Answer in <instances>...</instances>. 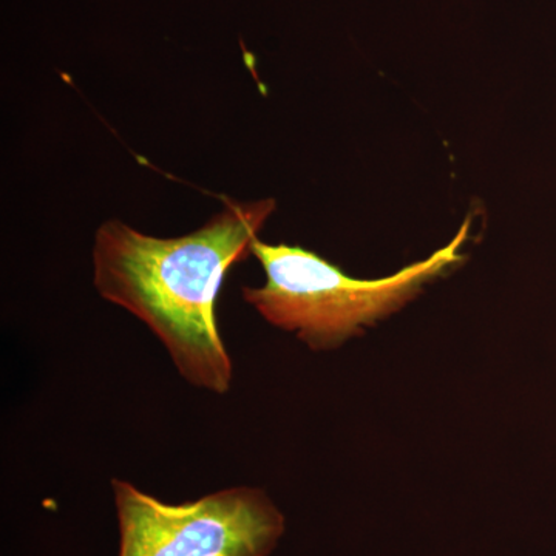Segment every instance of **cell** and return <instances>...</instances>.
<instances>
[{
    "label": "cell",
    "mask_w": 556,
    "mask_h": 556,
    "mask_svg": "<svg viewBox=\"0 0 556 556\" xmlns=\"http://www.w3.org/2000/svg\"><path fill=\"white\" fill-rule=\"evenodd\" d=\"M470 222L431 257L379 280H358L328 260L289 244L260 239L252 247L265 285L244 287L241 295L274 327L294 332L313 350H331L404 306L427 281L463 260L459 248Z\"/></svg>",
    "instance_id": "obj_2"
},
{
    "label": "cell",
    "mask_w": 556,
    "mask_h": 556,
    "mask_svg": "<svg viewBox=\"0 0 556 556\" xmlns=\"http://www.w3.org/2000/svg\"><path fill=\"white\" fill-rule=\"evenodd\" d=\"M119 556H269L285 518L263 490L230 486L167 504L113 479Z\"/></svg>",
    "instance_id": "obj_3"
},
{
    "label": "cell",
    "mask_w": 556,
    "mask_h": 556,
    "mask_svg": "<svg viewBox=\"0 0 556 556\" xmlns=\"http://www.w3.org/2000/svg\"><path fill=\"white\" fill-rule=\"evenodd\" d=\"M274 211L273 199H225L201 228L172 239L108 219L91 249L94 289L148 325L189 386L225 396L233 367L218 328L219 288L233 265L251 257Z\"/></svg>",
    "instance_id": "obj_1"
}]
</instances>
